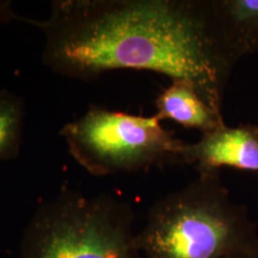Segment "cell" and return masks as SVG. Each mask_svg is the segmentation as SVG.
<instances>
[{"label": "cell", "mask_w": 258, "mask_h": 258, "mask_svg": "<svg viewBox=\"0 0 258 258\" xmlns=\"http://www.w3.org/2000/svg\"><path fill=\"white\" fill-rule=\"evenodd\" d=\"M42 63L91 82L116 70L148 71L195 85L222 115L238 61L213 0H54L44 19ZM224 116V115H222Z\"/></svg>", "instance_id": "cell-1"}, {"label": "cell", "mask_w": 258, "mask_h": 258, "mask_svg": "<svg viewBox=\"0 0 258 258\" xmlns=\"http://www.w3.org/2000/svg\"><path fill=\"white\" fill-rule=\"evenodd\" d=\"M144 258H228L258 253L257 224L220 172H203L151 206L138 232Z\"/></svg>", "instance_id": "cell-2"}, {"label": "cell", "mask_w": 258, "mask_h": 258, "mask_svg": "<svg viewBox=\"0 0 258 258\" xmlns=\"http://www.w3.org/2000/svg\"><path fill=\"white\" fill-rule=\"evenodd\" d=\"M131 203L61 188L29 219L19 258H144Z\"/></svg>", "instance_id": "cell-3"}, {"label": "cell", "mask_w": 258, "mask_h": 258, "mask_svg": "<svg viewBox=\"0 0 258 258\" xmlns=\"http://www.w3.org/2000/svg\"><path fill=\"white\" fill-rule=\"evenodd\" d=\"M60 135L73 159L96 177L176 165L184 144L156 115L127 114L96 104L64 123Z\"/></svg>", "instance_id": "cell-4"}, {"label": "cell", "mask_w": 258, "mask_h": 258, "mask_svg": "<svg viewBox=\"0 0 258 258\" xmlns=\"http://www.w3.org/2000/svg\"><path fill=\"white\" fill-rule=\"evenodd\" d=\"M178 164L192 165L199 173L220 172L222 167L258 172V125L225 124L202 134L198 143L183 144Z\"/></svg>", "instance_id": "cell-5"}, {"label": "cell", "mask_w": 258, "mask_h": 258, "mask_svg": "<svg viewBox=\"0 0 258 258\" xmlns=\"http://www.w3.org/2000/svg\"><path fill=\"white\" fill-rule=\"evenodd\" d=\"M158 120H171L186 129L202 134L224 127V116L219 115L200 95L195 85L186 80H171L156 99Z\"/></svg>", "instance_id": "cell-6"}, {"label": "cell", "mask_w": 258, "mask_h": 258, "mask_svg": "<svg viewBox=\"0 0 258 258\" xmlns=\"http://www.w3.org/2000/svg\"><path fill=\"white\" fill-rule=\"evenodd\" d=\"M213 4L238 57L258 51V0H213Z\"/></svg>", "instance_id": "cell-7"}, {"label": "cell", "mask_w": 258, "mask_h": 258, "mask_svg": "<svg viewBox=\"0 0 258 258\" xmlns=\"http://www.w3.org/2000/svg\"><path fill=\"white\" fill-rule=\"evenodd\" d=\"M25 124V103L8 89L0 90V164L21 152Z\"/></svg>", "instance_id": "cell-8"}, {"label": "cell", "mask_w": 258, "mask_h": 258, "mask_svg": "<svg viewBox=\"0 0 258 258\" xmlns=\"http://www.w3.org/2000/svg\"><path fill=\"white\" fill-rule=\"evenodd\" d=\"M14 22H24L27 23L28 17H23L18 12L15 11L11 2H4L0 0V28L5 27Z\"/></svg>", "instance_id": "cell-9"}, {"label": "cell", "mask_w": 258, "mask_h": 258, "mask_svg": "<svg viewBox=\"0 0 258 258\" xmlns=\"http://www.w3.org/2000/svg\"><path fill=\"white\" fill-rule=\"evenodd\" d=\"M228 258H258V253H238Z\"/></svg>", "instance_id": "cell-10"}]
</instances>
